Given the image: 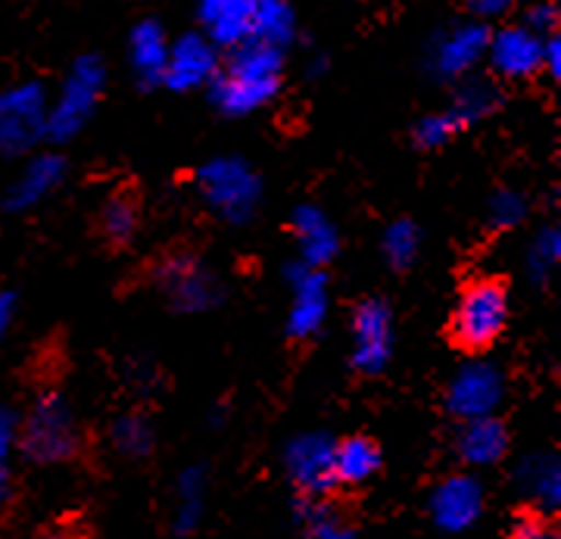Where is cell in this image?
Returning a JSON list of instances; mask_svg holds the SVG:
<instances>
[{
	"instance_id": "cell-14",
	"label": "cell",
	"mask_w": 561,
	"mask_h": 539,
	"mask_svg": "<svg viewBox=\"0 0 561 539\" xmlns=\"http://www.w3.org/2000/svg\"><path fill=\"white\" fill-rule=\"evenodd\" d=\"M287 280H290V290H294L287 331L300 340L316 337L324 319H328V280L321 275V268H312L306 262L287 265Z\"/></svg>"
},
{
	"instance_id": "cell-26",
	"label": "cell",
	"mask_w": 561,
	"mask_h": 539,
	"mask_svg": "<svg viewBox=\"0 0 561 539\" xmlns=\"http://www.w3.org/2000/svg\"><path fill=\"white\" fill-rule=\"evenodd\" d=\"M381 253L390 268H409L421 253V228L412 219H397L387 225L381 238Z\"/></svg>"
},
{
	"instance_id": "cell-11",
	"label": "cell",
	"mask_w": 561,
	"mask_h": 539,
	"mask_svg": "<svg viewBox=\"0 0 561 539\" xmlns=\"http://www.w3.org/2000/svg\"><path fill=\"white\" fill-rule=\"evenodd\" d=\"M284 465L306 496H324L334 486V439L328 434H300L287 443Z\"/></svg>"
},
{
	"instance_id": "cell-36",
	"label": "cell",
	"mask_w": 561,
	"mask_h": 539,
	"mask_svg": "<svg viewBox=\"0 0 561 539\" xmlns=\"http://www.w3.org/2000/svg\"><path fill=\"white\" fill-rule=\"evenodd\" d=\"M512 539H556V537H552V530H549L540 518H524L515 524Z\"/></svg>"
},
{
	"instance_id": "cell-21",
	"label": "cell",
	"mask_w": 561,
	"mask_h": 539,
	"mask_svg": "<svg viewBox=\"0 0 561 539\" xmlns=\"http://www.w3.org/2000/svg\"><path fill=\"white\" fill-rule=\"evenodd\" d=\"M515 480L527 500L542 505L546 512H556L561 502V465L552 452H534L518 465Z\"/></svg>"
},
{
	"instance_id": "cell-31",
	"label": "cell",
	"mask_w": 561,
	"mask_h": 539,
	"mask_svg": "<svg viewBox=\"0 0 561 539\" xmlns=\"http://www.w3.org/2000/svg\"><path fill=\"white\" fill-rule=\"evenodd\" d=\"M456 131H459V125H456V119H453L449 113H427V116H421V119L415 122L412 138H415V144L424 147V150H437V147H443Z\"/></svg>"
},
{
	"instance_id": "cell-4",
	"label": "cell",
	"mask_w": 561,
	"mask_h": 539,
	"mask_svg": "<svg viewBox=\"0 0 561 539\" xmlns=\"http://www.w3.org/2000/svg\"><path fill=\"white\" fill-rule=\"evenodd\" d=\"M508 294L496 278L471 280L453 309V337L465 349H490L505 331Z\"/></svg>"
},
{
	"instance_id": "cell-8",
	"label": "cell",
	"mask_w": 561,
	"mask_h": 539,
	"mask_svg": "<svg viewBox=\"0 0 561 539\" xmlns=\"http://www.w3.org/2000/svg\"><path fill=\"white\" fill-rule=\"evenodd\" d=\"M157 284L179 312H206L221 300L219 278L197 256H172L162 262Z\"/></svg>"
},
{
	"instance_id": "cell-37",
	"label": "cell",
	"mask_w": 561,
	"mask_h": 539,
	"mask_svg": "<svg viewBox=\"0 0 561 539\" xmlns=\"http://www.w3.org/2000/svg\"><path fill=\"white\" fill-rule=\"evenodd\" d=\"M13 316H16V297L3 290V294H0V346H3V340L10 334Z\"/></svg>"
},
{
	"instance_id": "cell-19",
	"label": "cell",
	"mask_w": 561,
	"mask_h": 539,
	"mask_svg": "<svg viewBox=\"0 0 561 539\" xmlns=\"http://www.w3.org/2000/svg\"><path fill=\"white\" fill-rule=\"evenodd\" d=\"M456 449H459V459L465 465L490 468V465L502 461V456L508 452V431H505V424L496 415L493 418L461 421Z\"/></svg>"
},
{
	"instance_id": "cell-34",
	"label": "cell",
	"mask_w": 561,
	"mask_h": 539,
	"mask_svg": "<svg viewBox=\"0 0 561 539\" xmlns=\"http://www.w3.org/2000/svg\"><path fill=\"white\" fill-rule=\"evenodd\" d=\"M542 69H546L552 79H559L561 76V38L559 35H546V41H542Z\"/></svg>"
},
{
	"instance_id": "cell-22",
	"label": "cell",
	"mask_w": 561,
	"mask_h": 539,
	"mask_svg": "<svg viewBox=\"0 0 561 539\" xmlns=\"http://www.w3.org/2000/svg\"><path fill=\"white\" fill-rule=\"evenodd\" d=\"M381 468V449L375 439L368 437H346L334 443V483L356 486L378 474Z\"/></svg>"
},
{
	"instance_id": "cell-33",
	"label": "cell",
	"mask_w": 561,
	"mask_h": 539,
	"mask_svg": "<svg viewBox=\"0 0 561 539\" xmlns=\"http://www.w3.org/2000/svg\"><path fill=\"white\" fill-rule=\"evenodd\" d=\"M556 25H559V7L556 3H537L527 10V20H524V28H530L534 35H556Z\"/></svg>"
},
{
	"instance_id": "cell-5",
	"label": "cell",
	"mask_w": 561,
	"mask_h": 539,
	"mask_svg": "<svg viewBox=\"0 0 561 539\" xmlns=\"http://www.w3.org/2000/svg\"><path fill=\"white\" fill-rule=\"evenodd\" d=\"M103 84H106V69L101 57L88 54L72 62L69 76L62 81L60 94L50 101L47 110V138L72 140L88 119L94 116V106L101 101Z\"/></svg>"
},
{
	"instance_id": "cell-7",
	"label": "cell",
	"mask_w": 561,
	"mask_h": 539,
	"mask_svg": "<svg viewBox=\"0 0 561 539\" xmlns=\"http://www.w3.org/2000/svg\"><path fill=\"white\" fill-rule=\"evenodd\" d=\"M505 393L502 371L486 359H471L461 365L446 387V405L461 421L493 418Z\"/></svg>"
},
{
	"instance_id": "cell-12",
	"label": "cell",
	"mask_w": 561,
	"mask_h": 539,
	"mask_svg": "<svg viewBox=\"0 0 561 539\" xmlns=\"http://www.w3.org/2000/svg\"><path fill=\"white\" fill-rule=\"evenodd\" d=\"M483 512V486L474 474H449L431 493V518L446 534L468 530Z\"/></svg>"
},
{
	"instance_id": "cell-20",
	"label": "cell",
	"mask_w": 561,
	"mask_h": 539,
	"mask_svg": "<svg viewBox=\"0 0 561 539\" xmlns=\"http://www.w3.org/2000/svg\"><path fill=\"white\" fill-rule=\"evenodd\" d=\"M128 62L135 69L144 84H157L165 76V62H169V38L165 28L157 20H140L131 28L128 38Z\"/></svg>"
},
{
	"instance_id": "cell-2",
	"label": "cell",
	"mask_w": 561,
	"mask_h": 539,
	"mask_svg": "<svg viewBox=\"0 0 561 539\" xmlns=\"http://www.w3.org/2000/svg\"><path fill=\"white\" fill-rule=\"evenodd\" d=\"M20 446L28 459L41 465H57L76 456L79 424L62 393L47 390L35 400L28 415L20 421Z\"/></svg>"
},
{
	"instance_id": "cell-18",
	"label": "cell",
	"mask_w": 561,
	"mask_h": 539,
	"mask_svg": "<svg viewBox=\"0 0 561 539\" xmlns=\"http://www.w3.org/2000/svg\"><path fill=\"white\" fill-rule=\"evenodd\" d=\"M294 234L300 243V253L306 265L321 268L324 262H331L341 253V234H337V225L321 213L319 206H300L294 213Z\"/></svg>"
},
{
	"instance_id": "cell-35",
	"label": "cell",
	"mask_w": 561,
	"mask_h": 539,
	"mask_svg": "<svg viewBox=\"0 0 561 539\" xmlns=\"http://www.w3.org/2000/svg\"><path fill=\"white\" fill-rule=\"evenodd\" d=\"M468 7H471L474 20L486 25V20H496L502 13H508L512 3H508V0H474V3H468Z\"/></svg>"
},
{
	"instance_id": "cell-24",
	"label": "cell",
	"mask_w": 561,
	"mask_h": 539,
	"mask_svg": "<svg viewBox=\"0 0 561 539\" xmlns=\"http://www.w3.org/2000/svg\"><path fill=\"white\" fill-rule=\"evenodd\" d=\"M297 35V16L287 3L280 0H260L253 7V35L250 38L268 44L280 50L284 44H290Z\"/></svg>"
},
{
	"instance_id": "cell-25",
	"label": "cell",
	"mask_w": 561,
	"mask_h": 539,
	"mask_svg": "<svg viewBox=\"0 0 561 539\" xmlns=\"http://www.w3.org/2000/svg\"><path fill=\"white\" fill-rule=\"evenodd\" d=\"M496 106H500V91H496L490 81L468 79L459 91H456L453 106H449L446 113L456 119L459 128H465V125H474V122H481L483 116H490Z\"/></svg>"
},
{
	"instance_id": "cell-17",
	"label": "cell",
	"mask_w": 561,
	"mask_h": 539,
	"mask_svg": "<svg viewBox=\"0 0 561 539\" xmlns=\"http://www.w3.org/2000/svg\"><path fill=\"white\" fill-rule=\"evenodd\" d=\"M253 7H256V0H203V35L216 50L241 47L253 35Z\"/></svg>"
},
{
	"instance_id": "cell-30",
	"label": "cell",
	"mask_w": 561,
	"mask_h": 539,
	"mask_svg": "<svg viewBox=\"0 0 561 539\" xmlns=\"http://www.w3.org/2000/svg\"><path fill=\"white\" fill-rule=\"evenodd\" d=\"M101 228L113 243H128L138 231V206L128 197H110L101 213Z\"/></svg>"
},
{
	"instance_id": "cell-9",
	"label": "cell",
	"mask_w": 561,
	"mask_h": 539,
	"mask_svg": "<svg viewBox=\"0 0 561 539\" xmlns=\"http://www.w3.org/2000/svg\"><path fill=\"white\" fill-rule=\"evenodd\" d=\"M490 25L471 20L443 28L427 47V66L440 79H465L478 62L486 57L490 47Z\"/></svg>"
},
{
	"instance_id": "cell-6",
	"label": "cell",
	"mask_w": 561,
	"mask_h": 539,
	"mask_svg": "<svg viewBox=\"0 0 561 539\" xmlns=\"http://www.w3.org/2000/svg\"><path fill=\"white\" fill-rule=\"evenodd\" d=\"M50 98L35 81L13 84L0 94V157H22L47 138Z\"/></svg>"
},
{
	"instance_id": "cell-32",
	"label": "cell",
	"mask_w": 561,
	"mask_h": 539,
	"mask_svg": "<svg viewBox=\"0 0 561 539\" xmlns=\"http://www.w3.org/2000/svg\"><path fill=\"white\" fill-rule=\"evenodd\" d=\"M490 225L493 228H500V231H508V228H515V225H522L524 216H527V200H524L518 191H496L493 197H490Z\"/></svg>"
},
{
	"instance_id": "cell-16",
	"label": "cell",
	"mask_w": 561,
	"mask_h": 539,
	"mask_svg": "<svg viewBox=\"0 0 561 539\" xmlns=\"http://www.w3.org/2000/svg\"><path fill=\"white\" fill-rule=\"evenodd\" d=\"M66 181V160L60 153H41L22 165V172L7 191L3 206L10 213H25L32 206H38L41 200H47L57 187Z\"/></svg>"
},
{
	"instance_id": "cell-29",
	"label": "cell",
	"mask_w": 561,
	"mask_h": 539,
	"mask_svg": "<svg viewBox=\"0 0 561 539\" xmlns=\"http://www.w3.org/2000/svg\"><path fill=\"white\" fill-rule=\"evenodd\" d=\"M300 520L312 539H356V530L346 520L319 502H302Z\"/></svg>"
},
{
	"instance_id": "cell-15",
	"label": "cell",
	"mask_w": 561,
	"mask_h": 539,
	"mask_svg": "<svg viewBox=\"0 0 561 539\" xmlns=\"http://www.w3.org/2000/svg\"><path fill=\"white\" fill-rule=\"evenodd\" d=\"M542 41L524 25H508L490 35L486 57L502 79L522 81L542 72Z\"/></svg>"
},
{
	"instance_id": "cell-28",
	"label": "cell",
	"mask_w": 561,
	"mask_h": 539,
	"mask_svg": "<svg viewBox=\"0 0 561 539\" xmlns=\"http://www.w3.org/2000/svg\"><path fill=\"white\" fill-rule=\"evenodd\" d=\"M561 262V231L556 225H549V228H542L537 238L530 240V246H527V275L530 280H549V275L559 268Z\"/></svg>"
},
{
	"instance_id": "cell-1",
	"label": "cell",
	"mask_w": 561,
	"mask_h": 539,
	"mask_svg": "<svg viewBox=\"0 0 561 539\" xmlns=\"http://www.w3.org/2000/svg\"><path fill=\"white\" fill-rule=\"evenodd\" d=\"M280 72H284V54L250 38L231 50L228 62L209 81V98L225 116L256 113L278 94Z\"/></svg>"
},
{
	"instance_id": "cell-3",
	"label": "cell",
	"mask_w": 561,
	"mask_h": 539,
	"mask_svg": "<svg viewBox=\"0 0 561 539\" xmlns=\"http://www.w3.org/2000/svg\"><path fill=\"white\" fill-rule=\"evenodd\" d=\"M197 187L206 206L228 225H243L253 219L262 197L260 175L241 157H216L203 162L197 172Z\"/></svg>"
},
{
	"instance_id": "cell-23",
	"label": "cell",
	"mask_w": 561,
	"mask_h": 539,
	"mask_svg": "<svg viewBox=\"0 0 561 539\" xmlns=\"http://www.w3.org/2000/svg\"><path fill=\"white\" fill-rule=\"evenodd\" d=\"M203 502H206V471L201 465L194 468H184L175 486V534L187 537L197 530V524L203 518Z\"/></svg>"
},
{
	"instance_id": "cell-27",
	"label": "cell",
	"mask_w": 561,
	"mask_h": 539,
	"mask_svg": "<svg viewBox=\"0 0 561 539\" xmlns=\"http://www.w3.org/2000/svg\"><path fill=\"white\" fill-rule=\"evenodd\" d=\"M110 439L116 446V452L128 456V459H144L150 449H153V427L150 421L138 415V412H128L119 415L110 427Z\"/></svg>"
},
{
	"instance_id": "cell-10",
	"label": "cell",
	"mask_w": 561,
	"mask_h": 539,
	"mask_svg": "<svg viewBox=\"0 0 561 539\" xmlns=\"http://www.w3.org/2000/svg\"><path fill=\"white\" fill-rule=\"evenodd\" d=\"M393 356V312L383 300L359 302L353 316V365L365 375H381Z\"/></svg>"
},
{
	"instance_id": "cell-13",
	"label": "cell",
	"mask_w": 561,
	"mask_h": 539,
	"mask_svg": "<svg viewBox=\"0 0 561 539\" xmlns=\"http://www.w3.org/2000/svg\"><path fill=\"white\" fill-rule=\"evenodd\" d=\"M219 72V50L209 44L203 32H187L169 44V62L162 81L172 91H194L216 79Z\"/></svg>"
}]
</instances>
